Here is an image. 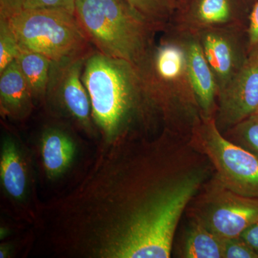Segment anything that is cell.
<instances>
[{"instance_id":"1","label":"cell","mask_w":258,"mask_h":258,"mask_svg":"<svg viewBox=\"0 0 258 258\" xmlns=\"http://www.w3.org/2000/svg\"><path fill=\"white\" fill-rule=\"evenodd\" d=\"M88 175L46 208L60 254L168 258L183 213L213 168L187 139L164 130L106 144Z\"/></svg>"},{"instance_id":"2","label":"cell","mask_w":258,"mask_h":258,"mask_svg":"<svg viewBox=\"0 0 258 258\" xmlns=\"http://www.w3.org/2000/svg\"><path fill=\"white\" fill-rule=\"evenodd\" d=\"M82 79L93 123L105 144L150 123L157 115L138 66L94 50L85 62Z\"/></svg>"},{"instance_id":"3","label":"cell","mask_w":258,"mask_h":258,"mask_svg":"<svg viewBox=\"0 0 258 258\" xmlns=\"http://www.w3.org/2000/svg\"><path fill=\"white\" fill-rule=\"evenodd\" d=\"M173 30L154 42L138 67L164 129L189 138L203 115L188 74L184 47Z\"/></svg>"},{"instance_id":"4","label":"cell","mask_w":258,"mask_h":258,"mask_svg":"<svg viewBox=\"0 0 258 258\" xmlns=\"http://www.w3.org/2000/svg\"><path fill=\"white\" fill-rule=\"evenodd\" d=\"M75 15L96 50L137 66L155 42L156 34L166 29L125 0H77Z\"/></svg>"},{"instance_id":"5","label":"cell","mask_w":258,"mask_h":258,"mask_svg":"<svg viewBox=\"0 0 258 258\" xmlns=\"http://www.w3.org/2000/svg\"><path fill=\"white\" fill-rule=\"evenodd\" d=\"M20 48L59 62L92 52L76 15L63 10H27L9 19Z\"/></svg>"},{"instance_id":"6","label":"cell","mask_w":258,"mask_h":258,"mask_svg":"<svg viewBox=\"0 0 258 258\" xmlns=\"http://www.w3.org/2000/svg\"><path fill=\"white\" fill-rule=\"evenodd\" d=\"M194 149L208 158L217 179L236 193L258 199V158L231 142L215 117H203L189 138Z\"/></svg>"},{"instance_id":"7","label":"cell","mask_w":258,"mask_h":258,"mask_svg":"<svg viewBox=\"0 0 258 258\" xmlns=\"http://www.w3.org/2000/svg\"><path fill=\"white\" fill-rule=\"evenodd\" d=\"M222 240L240 237L258 221V199L236 193L214 175L205 182L186 210Z\"/></svg>"},{"instance_id":"8","label":"cell","mask_w":258,"mask_h":258,"mask_svg":"<svg viewBox=\"0 0 258 258\" xmlns=\"http://www.w3.org/2000/svg\"><path fill=\"white\" fill-rule=\"evenodd\" d=\"M89 55L52 61L47 96L57 102L76 124L90 133L94 123L91 100L82 79L85 62Z\"/></svg>"},{"instance_id":"9","label":"cell","mask_w":258,"mask_h":258,"mask_svg":"<svg viewBox=\"0 0 258 258\" xmlns=\"http://www.w3.org/2000/svg\"><path fill=\"white\" fill-rule=\"evenodd\" d=\"M191 32L196 34L200 40L220 91L240 71L248 58V39L244 40V25Z\"/></svg>"},{"instance_id":"10","label":"cell","mask_w":258,"mask_h":258,"mask_svg":"<svg viewBox=\"0 0 258 258\" xmlns=\"http://www.w3.org/2000/svg\"><path fill=\"white\" fill-rule=\"evenodd\" d=\"M258 115V50L230 82L219 91L215 119L222 133L249 117Z\"/></svg>"},{"instance_id":"11","label":"cell","mask_w":258,"mask_h":258,"mask_svg":"<svg viewBox=\"0 0 258 258\" xmlns=\"http://www.w3.org/2000/svg\"><path fill=\"white\" fill-rule=\"evenodd\" d=\"M184 47L186 68L203 117H215L219 88L196 34L174 27Z\"/></svg>"},{"instance_id":"12","label":"cell","mask_w":258,"mask_h":258,"mask_svg":"<svg viewBox=\"0 0 258 258\" xmlns=\"http://www.w3.org/2000/svg\"><path fill=\"white\" fill-rule=\"evenodd\" d=\"M176 19L174 27L191 31L244 25L235 0H192Z\"/></svg>"},{"instance_id":"13","label":"cell","mask_w":258,"mask_h":258,"mask_svg":"<svg viewBox=\"0 0 258 258\" xmlns=\"http://www.w3.org/2000/svg\"><path fill=\"white\" fill-rule=\"evenodd\" d=\"M32 95L16 60L0 73V111L12 118L26 116L32 108Z\"/></svg>"},{"instance_id":"14","label":"cell","mask_w":258,"mask_h":258,"mask_svg":"<svg viewBox=\"0 0 258 258\" xmlns=\"http://www.w3.org/2000/svg\"><path fill=\"white\" fill-rule=\"evenodd\" d=\"M40 147L42 166L49 179L60 177L72 165L76 157V144L62 129L47 128L40 139Z\"/></svg>"},{"instance_id":"15","label":"cell","mask_w":258,"mask_h":258,"mask_svg":"<svg viewBox=\"0 0 258 258\" xmlns=\"http://www.w3.org/2000/svg\"><path fill=\"white\" fill-rule=\"evenodd\" d=\"M0 179L8 197L17 203L25 201L28 192L29 175L26 162L13 139H5L0 156Z\"/></svg>"},{"instance_id":"16","label":"cell","mask_w":258,"mask_h":258,"mask_svg":"<svg viewBox=\"0 0 258 258\" xmlns=\"http://www.w3.org/2000/svg\"><path fill=\"white\" fill-rule=\"evenodd\" d=\"M179 252L180 257L185 258H223V240L189 218Z\"/></svg>"},{"instance_id":"17","label":"cell","mask_w":258,"mask_h":258,"mask_svg":"<svg viewBox=\"0 0 258 258\" xmlns=\"http://www.w3.org/2000/svg\"><path fill=\"white\" fill-rule=\"evenodd\" d=\"M15 60L31 89L34 98H45L50 83L52 61L38 52L21 48Z\"/></svg>"},{"instance_id":"18","label":"cell","mask_w":258,"mask_h":258,"mask_svg":"<svg viewBox=\"0 0 258 258\" xmlns=\"http://www.w3.org/2000/svg\"><path fill=\"white\" fill-rule=\"evenodd\" d=\"M133 9L162 28L181 8V0H125Z\"/></svg>"},{"instance_id":"19","label":"cell","mask_w":258,"mask_h":258,"mask_svg":"<svg viewBox=\"0 0 258 258\" xmlns=\"http://www.w3.org/2000/svg\"><path fill=\"white\" fill-rule=\"evenodd\" d=\"M222 134L258 158V115L249 117Z\"/></svg>"},{"instance_id":"20","label":"cell","mask_w":258,"mask_h":258,"mask_svg":"<svg viewBox=\"0 0 258 258\" xmlns=\"http://www.w3.org/2000/svg\"><path fill=\"white\" fill-rule=\"evenodd\" d=\"M20 51V44L9 20L0 18V73L15 60Z\"/></svg>"},{"instance_id":"21","label":"cell","mask_w":258,"mask_h":258,"mask_svg":"<svg viewBox=\"0 0 258 258\" xmlns=\"http://www.w3.org/2000/svg\"><path fill=\"white\" fill-rule=\"evenodd\" d=\"M223 258H258L240 237L223 240Z\"/></svg>"},{"instance_id":"22","label":"cell","mask_w":258,"mask_h":258,"mask_svg":"<svg viewBox=\"0 0 258 258\" xmlns=\"http://www.w3.org/2000/svg\"><path fill=\"white\" fill-rule=\"evenodd\" d=\"M77 0H25L24 9L63 10L75 15Z\"/></svg>"},{"instance_id":"23","label":"cell","mask_w":258,"mask_h":258,"mask_svg":"<svg viewBox=\"0 0 258 258\" xmlns=\"http://www.w3.org/2000/svg\"><path fill=\"white\" fill-rule=\"evenodd\" d=\"M247 34L249 54L258 50V0L249 14Z\"/></svg>"},{"instance_id":"24","label":"cell","mask_w":258,"mask_h":258,"mask_svg":"<svg viewBox=\"0 0 258 258\" xmlns=\"http://www.w3.org/2000/svg\"><path fill=\"white\" fill-rule=\"evenodd\" d=\"M25 0H0V18L9 20L23 11Z\"/></svg>"},{"instance_id":"25","label":"cell","mask_w":258,"mask_h":258,"mask_svg":"<svg viewBox=\"0 0 258 258\" xmlns=\"http://www.w3.org/2000/svg\"><path fill=\"white\" fill-rule=\"evenodd\" d=\"M240 237L258 254V221L246 229Z\"/></svg>"}]
</instances>
